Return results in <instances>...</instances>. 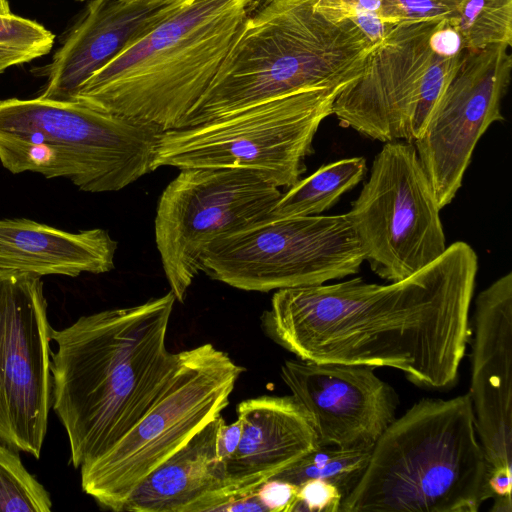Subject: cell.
Wrapping results in <instances>:
<instances>
[{"label": "cell", "instance_id": "obj_17", "mask_svg": "<svg viewBox=\"0 0 512 512\" xmlns=\"http://www.w3.org/2000/svg\"><path fill=\"white\" fill-rule=\"evenodd\" d=\"M184 0H91L46 69L40 98L73 101L80 86L166 20Z\"/></svg>", "mask_w": 512, "mask_h": 512}, {"label": "cell", "instance_id": "obj_34", "mask_svg": "<svg viewBox=\"0 0 512 512\" xmlns=\"http://www.w3.org/2000/svg\"><path fill=\"white\" fill-rule=\"evenodd\" d=\"M491 511H493V512H511L512 511L511 498L496 497Z\"/></svg>", "mask_w": 512, "mask_h": 512}, {"label": "cell", "instance_id": "obj_16", "mask_svg": "<svg viewBox=\"0 0 512 512\" xmlns=\"http://www.w3.org/2000/svg\"><path fill=\"white\" fill-rule=\"evenodd\" d=\"M469 396L490 470L512 468V273L476 298Z\"/></svg>", "mask_w": 512, "mask_h": 512}, {"label": "cell", "instance_id": "obj_36", "mask_svg": "<svg viewBox=\"0 0 512 512\" xmlns=\"http://www.w3.org/2000/svg\"><path fill=\"white\" fill-rule=\"evenodd\" d=\"M80 1H84V0H80Z\"/></svg>", "mask_w": 512, "mask_h": 512}, {"label": "cell", "instance_id": "obj_4", "mask_svg": "<svg viewBox=\"0 0 512 512\" xmlns=\"http://www.w3.org/2000/svg\"><path fill=\"white\" fill-rule=\"evenodd\" d=\"M251 0H184L97 71L74 100L160 128H181L238 39Z\"/></svg>", "mask_w": 512, "mask_h": 512}, {"label": "cell", "instance_id": "obj_33", "mask_svg": "<svg viewBox=\"0 0 512 512\" xmlns=\"http://www.w3.org/2000/svg\"><path fill=\"white\" fill-rule=\"evenodd\" d=\"M346 10L379 12L382 0H341Z\"/></svg>", "mask_w": 512, "mask_h": 512}, {"label": "cell", "instance_id": "obj_19", "mask_svg": "<svg viewBox=\"0 0 512 512\" xmlns=\"http://www.w3.org/2000/svg\"><path fill=\"white\" fill-rule=\"evenodd\" d=\"M217 416L134 490L123 511H221L228 503L225 468L217 451Z\"/></svg>", "mask_w": 512, "mask_h": 512}, {"label": "cell", "instance_id": "obj_6", "mask_svg": "<svg viewBox=\"0 0 512 512\" xmlns=\"http://www.w3.org/2000/svg\"><path fill=\"white\" fill-rule=\"evenodd\" d=\"M162 132L77 101L0 100L3 167L64 177L85 192L118 191L152 172Z\"/></svg>", "mask_w": 512, "mask_h": 512}, {"label": "cell", "instance_id": "obj_29", "mask_svg": "<svg viewBox=\"0 0 512 512\" xmlns=\"http://www.w3.org/2000/svg\"><path fill=\"white\" fill-rule=\"evenodd\" d=\"M431 51L441 57H455L464 50L463 41L457 28L447 20L439 21L429 36Z\"/></svg>", "mask_w": 512, "mask_h": 512}, {"label": "cell", "instance_id": "obj_7", "mask_svg": "<svg viewBox=\"0 0 512 512\" xmlns=\"http://www.w3.org/2000/svg\"><path fill=\"white\" fill-rule=\"evenodd\" d=\"M244 368L212 344L179 352L176 367L140 421L109 451L80 467L82 490L121 512L137 486L221 415Z\"/></svg>", "mask_w": 512, "mask_h": 512}, {"label": "cell", "instance_id": "obj_2", "mask_svg": "<svg viewBox=\"0 0 512 512\" xmlns=\"http://www.w3.org/2000/svg\"><path fill=\"white\" fill-rule=\"evenodd\" d=\"M174 294L82 316L52 331V408L75 468L116 445L152 406L177 365L166 347Z\"/></svg>", "mask_w": 512, "mask_h": 512}, {"label": "cell", "instance_id": "obj_27", "mask_svg": "<svg viewBox=\"0 0 512 512\" xmlns=\"http://www.w3.org/2000/svg\"><path fill=\"white\" fill-rule=\"evenodd\" d=\"M343 496L332 483L308 479L298 485V499L293 511L339 512Z\"/></svg>", "mask_w": 512, "mask_h": 512}, {"label": "cell", "instance_id": "obj_23", "mask_svg": "<svg viewBox=\"0 0 512 512\" xmlns=\"http://www.w3.org/2000/svg\"><path fill=\"white\" fill-rule=\"evenodd\" d=\"M464 49L512 45V0H465L454 25Z\"/></svg>", "mask_w": 512, "mask_h": 512}, {"label": "cell", "instance_id": "obj_10", "mask_svg": "<svg viewBox=\"0 0 512 512\" xmlns=\"http://www.w3.org/2000/svg\"><path fill=\"white\" fill-rule=\"evenodd\" d=\"M440 210L413 143L385 142L347 214L380 278L403 280L446 250Z\"/></svg>", "mask_w": 512, "mask_h": 512}, {"label": "cell", "instance_id": "obj_15", "mask_svg": "<svg viewBox=\"0 0 512 512\" xmlns=\"http://www.w3.org/2000/svg\"><path fill=\"white\" fill-rule=\"evenodd\" d=\"M281 378L307 413L319 446L372 449L396 419L397 396L374 367L287 360Z\"/></svg>", "mask_w": 512, "mask_h": 512}, {"label": "cell", "instance_id": "obj_1", "mask_svg": "<svg viewBox=\"0 0 512 512\" xmlns=\"http://www.w3.org/2000/svg\"><path fill=\"white\" fill-rule=\"evenodd\" d=\"M477 270L474 249L457 241L388 285L356 277L276 290L261 326L300 360L390 367L421 388L447 389L469 341Z\"/></svg>", "mask_w": 512, "mask_h": 512}, {"label": "cell", "instance_id": "obj_24", "mask_svg": "<svg viewBox=\"0 0 512 512\" xmlns=\"http://www.w3.org/2000/svg\"><path fill=\"white\" fill-rule=\"evenodd\" d=\"M44 486L25 468L19 450L0 440V512H50Z\"/></svg>", "mask_w": 512, "mask_h": 512}, {"label": "cell", "instance_id": "obj_14", "mask_svg": "<svg viewBox=\"0 0 512 512\" xmlns=\"http://www.w3.org/2000/svg\"><path fill=\"white\" fill-rule=\"evenodd\" d=\"M438 22H402L369 54L360 75L337 95L332 114L344 127L380 142H408L433 60L429 36Z\"/></svg>", "mask_w": 512, "mask_h": 512}, {"label": "cell", "instance_id": "obj_22", "mask_svg": "<svg viewBox=\"0 0 512 512\" xmlns=\"http://www.w3.org/2000/svg\"><path fill=\"white\" fill-rule=\"evenodd\" d=\"M371 451L318 446L273 479L296 485L308 479L325 480L336 486L344 499L362 477Z\"/></svg>", "mask_w": 512, "mask_h": 512}, {"label": "cell", "instance_id": "obj_21", "mask_svg": "<svg viewBox=\"0 0 512 512\" xmlns=\"http://www.w3.org/2000/svg\"><path fill=\"white\" fill-rule=\"evenodd\" d=\"M366 160L351 157L326 164L288 188L273 207L271 217L319 215L365 176Z\"/></svg>", "mask_w": 512, "mask_h": 512}, {"label": "cell", "instance_id": "obj_26", "mask_svg": "<svg viewBox=\"0 0 512 512\" xmlns=\"http://www.w3.org/2000/svg\"><path fill=\"white\" fill-rule=\"evenodd\" d=\"M465 0H382L379 15L392 24L447 20L455 25Z\"/></svg>", "mask_w": 512, "mask_h": 512}, {"label": "cell", "instance_id": "obj_9", "mask_svg": "<svg viewBox=\"0 0 512 512\" xmlns=\"http://www.w3.org/2000/svg\"><path fill=\"white\" fill-rule=\"evenodd\" d=\"M364 261L347 214L268 216L215 238L200 259L212 279L256 292L324 284Z\"/></svg>", "mask_w": 512, "mask_h": 512}, {"label": "cell", "instance_id": "obj_32", "mask_svg": "<svg viewBox=\"0 0 512 512\" xmlns=\"http://www.w3.org/2000/svg\"><path fill=\"white\" fill-rule=\"evenodd\" d=\"M488 486L493 498H511L512 468L500 467L490 470Z\"/></svg>", "mask_w": 512, "mask_h": 512}, {"label": "cell", "instance_id": "obj_20", "mask_svg": "<svg viewBox=\"0 0 512 512\" xmlns=\"http://www.w3.org/2000/svg\"><path fill=\"white\" fill-rule=\"evenodd\" d=\"M116 250L117 242L101 228L71 233L30 219H0V271L101 274L114 268Z\"/></svg>", "mask_w": 512, "mask_h": 512}, {"label": "cell", "instance_id": "obj_31", "mask_svg": "<svg viewBox=\"0 0 512 512\" xmlns=\"http://www.w3.org/2000/svg\"><path fill=\"white\" fill-rule=\"evenodd\" d=\"M242 424L237 418L231 424L225 422L221 425L217 438V451L220 460L224 463L237 448L241 437Z\"/></svg>", "mask_w": 512, "mask_h": 512}, {"label": "cell", "instance_id": "obj_11", "mask_svg": "<svg viewBox=\"0 0 512 512\" xmlns=\"http://www.w3.org/2000/svg\"><path fill=\"white\" fill-rule=\"evenodd\" d=\"M262 175L236 168H187L163 190L155 241L175 299L184 302L215 238L270 216L281 197Z\"/></svg>", "mask_w": 512, "mask_h": 512}, {"label": "cell", "instance_id": "obj_30", "mask_svg": "<svg viewBox=\"0 0 512 512\" xmlns=\"http://www.w3.org/2000/svg\"><path fill=\"white\" fill-rule=\"evenodd\" d=\"M349 19L373 44H380L395 26V24L385 22L378 12L353 11L350 13Z\"/></svg>", "mask_w": 512, "mask_h": 512}, {"label": "cell", "instance_id": "obj_8", "mask_svg": "<svg viewBox=\"0 0 512 512\" xmlns=\"http://www.w3.org/2000/svg\"><path fill=\"white\" fill-rule=\"evenodd\" d=\"M344 87L298 91L201 124L163 131L152 170L246 169L278 188H289L306 171L314 136Z\"/></svg>", "mask_w": 512, "mask_h": 512}, {"label": "cell", "instance_id": "obj_5", "mask_svg": "<svg viewBox=\"0 0 512 512\" xmlns=\"http://www.w3.org/2000/svg\"><path fill=\"white\" fill-rule=\"evenodd\" d=\"M489 472L469 394L425 398L383 432L339 512H477Z\"/></svg>", "mask_w": 512, "mask_h": 512}, {"label": "cell", "instance_id": "obj_25", "mask_svg": "<svg viewBox=\"0 0 512 512\" xmlns=\"http://www.w3.org/2000/svg\"><path fill=\"white\" fill-rule=\"evenodd\" d=\"M54 35L41 24L14 14L0 15V73L49 53Z\"/></svg>", "mask_w": 512, "mask_h": 512}, {"label": "cell", "instance_id": "obj_28", "mask_svg": "<svg viewBox=\"0 0 512 512\" xmlns=\"http://www.w3.org/2000/svg\"><path fill=\"white\" fill-rule=\"evenodd\" d=\"M265 511H293L298 499V485L291 482L272 479L265 482L256 491Z\"/></svg>", "mask_w": 512, "mask_h": 512}, {"label": "cell", "instance_id": "obj_18", "mask_svg": "<svg viewBox=\"0 0 512 512\" xmlns=\"http://www.w3.org/2000/svg\"><path fill=\"white\" fill-rule=\"evenodd\" d=\"M237 416L240 441L224 462L226 505L255 492L319 446L307 413L292 395L247 399L239 403Z\"/></svg>", "mask_w": 512, "mask_h": 512}, {"label": "cell", "instance_id": "obj_35", "mask_svg": "<svg viewBox=\"0 0 512 512\" xmlns=\"http://www.w3.org/2000/svg\"><path fill=\"white\" fill-rule=\"evenodd\" d=\"M10 6L7 0H0V15L10 14Z\"/></svg>", "mask_w": 512, "mask_h": 512}, {"label": "cell", "instance_id": "obj_3", "mask_svg": "<svg viewBox=\"0 0 512 512\" xmlns=\"http://www.w3.org/2000/svg\"><path fill=\"white\" fill-rule=\"evenodd\" d=\"M378 45L320 0H251L238 39L182 127L294 92L346 86Z\"/></svg>", "mask_w": 512, "mask_h": 512}, {"label": "cell", "instance_id": "obj_13", "mask_svg": "<svg viewBox=\"0 0 512 512\" xmlns=\"http://www.w3.org/2000/svg\"><path fill=\"white\" fill-rule=\"evenodd\" d=\"M505 44L464 49L457 69L420 137L413 142L442 209L461 187L475 146L493 122L503 121L512 57Z\"/></svg>", "mask_w": 512, "mask_h": 512}, {"label": "cell", "instance_id": "obj_12", "mask_svg": "<svg viewBox=\"0 0 512 512\" xmlns=\"http://www.w3.org/2000/svg\"><path fill=\"white\" fill-rule=\"evenodd\" d=\"M52 331L41 277L0 271V440L37 459L52 407Z\"/></svg>", "mask_w": 512, "mask_h": 512}]
</instances>
